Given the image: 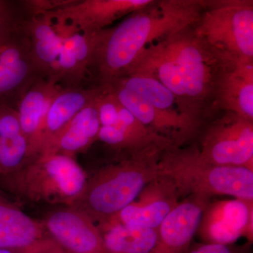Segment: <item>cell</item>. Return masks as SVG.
Here are the masks:
<instances>
[{"label":"cell","mask_w":253,"mask_h":253,"mask_svg":"<svg viewBox=\"0 0 253 253\" xmlns=\"http://www.w3.org/2000/svg\"><path fill=\"white\" fill-rule=\"evenodd\" d=\"M194 24L146 47L126 75L136 73L161 83L174 95L181 114L203 129L219 113L221 76L239 59L210 46Z\"/></svg>","instance_id":"6da1fadb"},{"label":"cell","mask_w":253,"mask_h":253,"mask_svg":"<svg viewBox=\"0 0 253 253\" xmlns=\"http://www.w3.org/2000/svg\"><path fill=\"white\" fill-rule=\"evenodd\" d=\"M202 10L203 0L155 1L101 31L90 66L100 84L124 76L146 47L197 22Z\"/></svg>","instance_id":"7a4b0ae2"},{"label":"cell","mask_w":253,"mask_h":253,"mask_svg":"<svg viewBox=\"0 0 253 253\" xmlns=\"http://www.w3.org/2000/svg\"><path fill=\"white\" fill-rule=\"evenodd\" d=\"M157 173L172 183L180 200L196 196L211 201L214 196L226 195L253 201V170L209 163L195 143L172 145L164 150L158 159Z\"/></svg>","instance_id":"3957f363"},{"label":"cell","mask_w":253,"mask_h":253,"mask_svg":"<svg viewBox=\"0 0 253 253\" xmlns=\"http://www.w3.org/2000/svg\"><path fill=\"white\" fill-rule=\"evenodd\" d=\"M163 151L126 155L121 161L101 168L87 178L84 191L71 207L85 213L96 225L102 224L135 201L157 178L158 161Z\"/></svg>","instance_id":"277c9868"},{"label":"cell","mask_w":253,"mask_h":253,"mask_svg":"<svg viewBox=\"0 0 253 253\" xmlns=\"http://www.w3.org/2000/svg\"><path fill=\"white\" fill-rule=\"evenodd\" d=\"M9 191L34 202L71 206L81 197L87 176L74 158L58 154H41L19 170L4 176Z\"/></svg>","instance_id":"5b68a950"},{"label":"cell","mask_w":253,"mask_h":253,"mask_svg":"<svg viewBox=\"0 0 253 253\" xmlns=\"http://www.w3.org/2000/svg\"><path fill=\"white\" fill-rule=\"evenodd\" d=\"M195 31L210 46L242 61H253V0H203Z\"/></svg>","instance_id":"8992f818"},{"label":"cell","mask_w":253,"mask_h":253,"mask_svg":"<svg viewBox=\"0 0 253 253\" xmlns=\"http://www.w3.org/2000/svg\"><path fill=\"white\" fill-rule=\"evenodd\" d=\"M198 139L200 154L208 162L253 170V121L225 111L208 123Z\"/></svg>","instance_id":"52a82bcc"},{"label":"cell","mask_w":253,"mask_h":253,"mask_svg":"<svg viewBox=\"0 0 253 253\" xmlns=\"http://www.w3.org/2000/svg\"><path fill=\"white\" fill-rule=\"evenodd\" d=\"M154 0H83L46 12L59 31L94 33L108 28L113 22L139 11Z\"/></svg>","instance_id":"ba28073f"},{"label":"cell","mask_w":253,"mask_h":253,"mask_svg":"<svg viewBox=\"0 0 253 253\" xmlns=\"http://www.w3.org/2000/svg\"><path fill=\"white\" fill-rule=\"evenodd\" d=\"M197 234L205 244L231 245L244 237L253 241V201L235 199L211 202Z\"/></svg>","instance_id":"9c48e42d"},{"label":"cell","mask_w":253,"mask_h":253,"mask_svg":"<svg viewBox=\"0 0 253 253\" xmlns=\"http://www.w3.org/2000/svg\"><path fill=\"white\" fill-rule=\"evenodd\" d=\"M42 221L63 253H107L98 226L76 208L67 206L52 211Z\"/></svg>","instance_id":"30bf717a"},{"label":"cell","mask_w":253,"mask_h":253,"mask_svg":"<svg viewBox=\"0 0 253 253\" xmlns=\"http://www.w3.org/2000/svg\"><path fill=\"white\" fill-rule=\"evenodd\" d=\"M0 249L22 253H63L42 221L33 219L0 194Z\"/></svg>","instance_id":"8fae6325"},{"label":"cell","mask_w":253,"mask_h":253,"mask_svg":"<svg viewBox=\"0 0 253 253\" xmlns=\"http://www.w3.org/2000/svg\"><path fill=\"white\" fill-rule=\"evenodd\" d=\"M39 77L30 56L29 39L21 26L0 44V102H17Z\"/></svg>","instance_id":"7c38bea8"},{"label":"cell","mask_w":253,"mask_h":253,"mask_svg":"<svg viewBox=\"0 0 253 253\" xmlns=\"http://www.w3.org/2000/svg\"><path fill=\"white\" fill-rule=\"evenodd\" d=\"M181 201L172 183L158 176L135 201L97 226L122 224L155 229Z\"/></svg>","instance_id":"4fadbf2b"},{"label":"cell","mask_w":253,"mask_h":253,"mask_svg":"<svg viewBox=\"0 0 253 253\" xmlns=\"http://www.w3.org/2000/svg\"><path fill=\"white\" fill-rule=\"evenodd\" d=\"M211 202L196 196L181 200L156 228L157 240L150 253H187Z\"/></svg>","instance_id":"5bb4252c"},{"label":"cell","mask_w":253,"mask_h":253,"mask_svg":"<svg viewBox=\"0 0 253 253\" xmlns=\"http://www.w3.org/2000/svg\"><path fill=\"white\" fill-rule=\"evenodd\" d=\"M98 140L126 155L148 150H165L174 145L171 139L139 122L121 104L117 122L112 126H101Z\"/></svg>","instance_id":"9a60e30c"},{"label":"cell","mask_w":253,"mask_h":253,"mask_svg":"<svg viewBox=\"0 0 253 253\" xmlns=\"http://www.w3.org/2000/svg\"><path fill=\"white\" fill-rule=\"evenodd\" d=\"M60 87L54 78H38L16 102L21 128L29 143L32 158L41 152L46 111L53 96Z\"/></svg>","instance_id":"2e32d148"},{"label":"cell","mask_w":253,"mask_h":253,"mask_svg":"<svg viewBox=\"0 0 253 253\" xmlns=\"http://www.w3.org/2000/svg\"><path fill=\"white\" fill-rule=\"evenodd\" d=\"M58 31L62 36V45L54 79L66 87H80L90 68L101 31L89 34Z\"/></svg>","instance_id":"e0dca14e"},{"label":"cell","mask_w":253,"mask_h":253,"mask_svg":"<svg viewBox=\"0 0 253 253\" xmlns=\"http://www.w3.org/2000/svg\"><path fill=\"white\" fill-rule=\"evenodd\" d=\"M30 42V56L41 77L54 78L62 36L48 13L33 15L23 21Z\"/></svg>","instance_id":"ac0fdd59"},{"label":"cell","mask_w":253,"mask_h":253,"mask_svg":"<svg viewBox=\"0 0 253 253\" xmlns=\"http://www.w3.org/2000/svg\"><path fill=\"white\" fill-rule=\"evenodd\" d=\"M219 112L229 111L253 121V61L236 60L219 80Z\"/></svg>","instance_id":"d6986e66"},{"label":"cell","mask_w":253,"mask_h":253,"mask_svg":"<svg viewBox=\"0 0 253 253\" xmlns=\"http://www.w3.org/2000/svg\"><path fill=\"white\" fill-rule=\"evenodd\" d=\"M31 159L17 109L13 104L0 102V176L14 174Z\"/></svg>","instance_id":"ffe728a7"},{"label":"cell","mask_w":253,"mask_h":253,"mask_svg":"<svg viewBox=\"0 0 253 253\" xmlns=\"http://www.w3.org/2000/svg\"><path fill=\"white\" fill-rule=\"evenodd\" d=\"M94 101L78 113L40 154H58L74 158L97 141L101 124Z\"/></svg>","instance_id":"44dd1931"},{"label":"cell","mask_w":253,"mask_h":253,"mask_svg":"<svg viewBox=\"0 0 253 253\" xmlns=\"http://www.w3.org/2000/svg\"><path fill=\"white\" fill-rule=\"evenodd\" d=\"M99 89V85L89 89L59 88L46 111L40 154L78 113L94 101Z\"/></svg>","instance_id":"7402d4cb"},{"label":"cell","mask_w":253,"mask_h":253,"mask_svg":"<svg viewBox=\"0 0 253 253\" xmlns=\"http://www.w3.org/2000/svg\"><path fill=\"white\" fill-rule=\"evenodd\" d=\"M112 82L118 83L126 90L137 95L166 116L177 121L193 123L201 128L181 114L172 93L154 78L136 73H130L109 83Z\"/></svg>","instance_id":"603a6c76"},{"label":"cell","mask_w":253,"mask_h":253,"mask_svg":"<svg viewBox=\"0 0 253 253\" xmlns=\"http://www.w3.org/2000/svg\"><path fill=\"white\" fill-rule=\"evenodd\" d=\"M107 253H150L157 240L156 229L122 224L98 226Z\"/></svg>","instance_id":"cb8c5ba5"},{"label":"cell","mask_w":253,"mask_h":253,"mask_svg":"<svg viewBox=\"0 0 253 253\" xmlns=\"http://www.w3.org/2000/svg\"><path fill=\"white\" fill-rule=\"evenodd\" d=\"M23 24L16 3L0 0V44Z\"/></svg>","instance_id":"d4e9b609"},{"label":"cell","mask_w":253,"mask_h":253,"mask_svg":"<svg viewBox=\"0 0 253 253\" xmlns=\"http://www.w3.org/2000/svg\"><path fill=\"white\" fill-rule=\"evenodd\" d=\"M73 1L74 0H28L23 1L22 4L33 16L61 9L72 4Z\"/></svg>","instance_id":"484cf974"},{"label":"cell","mask_w":253,"mask_h":253,"mask_svg":"<svg viewBox=\"0 0 253 253\" xmlns=\"http://www.w3.org/2000/svg\"><path fill=\"white\" fill-rule=\"evenodd\" d=\"M245 248H238L231 245L204 244L199 245L187 253H245Z\"/></svg>","instance_id":"4316f807"},{"label":"cell","mask_w":253,"mask_h":253,"mask_svg":"<svg viewBox=\"0 0 253 253\" xmlns=\"http://www.w3.org/2000/svg\"><path fill=\"white\" fill-rule=\"evenodd\" d=\"M0 253H22L18 251H13L9 249H0Z\"/></svg>","instance_id":"83f0119b"}]
</instances>
